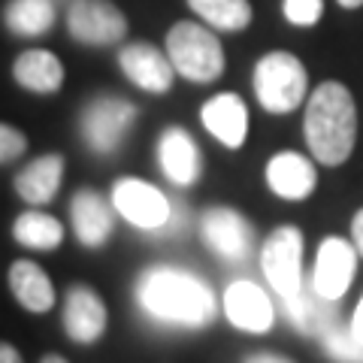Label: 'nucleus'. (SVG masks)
<instances>
[{
  "mask_svg": "<svg viewBox=\"0 0 363 363\" xmlns=\"http://www.w3.org/2000/svg\"><path fill=\"white\" fill-rule=\"evenodd\" d=\"M303 133L318 164H345L357 143V106L342 82H321L306 100Z\"/></svg>",
  "mask_w": 363,
  "mask_h": 363,
  "instance_id": "nucleus-1",
  "label": "nucleus"
},
{
  "mask_svg": "<svg viewBox=\"0 0 363 363\" xmlns=\"http://www.w3.org/2000/svg\"><path fill=\"white\" fill-rule=\"evenodd\" d=\"M140 306L152 318L179 327H206L215 318V294L206 281L176 267H152L136 285Z\"/></svg>",
  "mask_w": 363,
  "mask_h": 363,
  "instance_id": "nucleus-2",
  "label": "nucleus"
},
{
  "mask_svg": "<svg viewBox=\"0 0 363 363\" xmlns=\"http://www.w3.org/2000/svg\"><path fill=\"white\" fill-rule=\"evenodd\" d=\"M167 55L176 73L188 82L206 85L224 73V49L221 40L200 21H176L167 30Z\"/></svg>",
  "mask_w": 363,
  "mask_h": 363,
  "instance_id": "nucleus-3",
  "label": "nucleus"
},
{
  "mask_svg": "<svg viewBox=\"0 0 363 363\" xmlns=\"http://www.w3.org/2000/svg\"><path fill=\"white\" fill-rule=\"evenodd\" d=\"M255 97L272 116H288L306 100L309 91V73L303 61L291 52H267L255 64L252 73Z\"/></svg>",
  "mask_w": 363,
  "mask_h": 363,
  "instance_id": "nucleus-4",
  "label": "nucleus"
},
{
  "mask_svg": "<svg viewBox=\"0 0 363 363\" xmlns=\"http://www.w3.org/2000/svg\"><path fill=\"white\" fill-rule=\"evenodd\" d=\"M136 106L124 97H94L82 109L79 128H82V140L88 143L91 152L112 155L124 143V136L136 121Z\"/></svg>",
  "mask_w": 363,
  "mask_h": 363,
  "instance_id": "nucleus-5",
  "label": "nucleus"
},
{
  "mask_svg": "<svg viewBox=\"0 0 363 363\" xmlns=\"http://www.w3.org/2000/svg\"><path fill=\"white\" fill-rule=\"evenodd\" d=\"M260 267L281 300L303 288V233L294 224L276 227L260 252Z\"/></svg>",
  "mask_w": 363,
  "mask_h": 363,
  "instance_id": "nucleus-6",
  "label": "nucleus"
},
{
  "mask_svg": "<svg viewBox=\"0 0 363 363\" xmlns=\"http://www.w3.org/2000/svg\"><path fill=\"white\" fill-rule=\"evenodd\" d=\"M67 30L82 45H112L128 37V18L109 0H73L67 9Z\"/></svg>",
  "mask_w": 363,
  "mask_h": 363,
  "instance_id": "nucleus-7",
  "label": "nucleus"
},
{
  "mask_svg": "<svg viewBox=\"0 0 363 363\" xmlns=\"http://www.w3.org/2000/svg\"><path fill=\"white\" fill-rule=\"evenodd\" d=\"M112 206L118 209L124 221H130L140 230H157L169 221V212H173L164 191L133 176H124L112 185Z\"/></svg>",
  "mask_w": 363,
  "mask_h": 363,
  "instance_id": "nucleus-8",
  "label": "nucleus"
},
{
  "mask_svg": "<svg viewBox=\"0 0 363 363\" xmlns=\"http://www.w3.org/2000/svg\"><path fill=\"white\" fill-rule=\"evenodd\" d=\"M124 76L149 94H167L176 82V67L167 52H157L152 43H128L118 52Z\"/></svg>",
  "mask_w": 363,
  "mask_h": 363,
  "instance_id": "nucleus-9",
  "label": "nucleus"
},
{
  "mask_svg": "<svg viewBox=\"0 0 363 363\" xmlns=\"http://www.w3.org/2000/svg\"><path fill=\"white\" fill-rule=\"evenodd\" d=\"M200 230H203V242L224 260H242L252 252V242H255L252 224L230 206H212L203 215Z\"/></svg>",
  "mask_w": 363,
  "mask_h": 363,
  "instance_id": "nucleus-10",
  "label": "nucleus"
},
{
  "mask_svg": "<svg viewBox=\"0 0 363 363\" xmlns=\"http://www.w3.org/2000/svg\"><path fill=\"white\" fill-rule=\"evenodd\" d=\"M357 248H351L348 240L342 236H327L318 248V260H315V288L321 297L327 300H339L348 291L351 279L357 272Z\"/></svg>",
  "mask_w": 363,
  "mask_h": 363,
  "instance_id": "nucleus-11",
  "label": "nucleus"
},
{
  "mask_svg": "<svg viewBox=\"0 0 363 363\" xmlns=\"http://www.w3.org/2000/svg\"><path fill=\"white\" fill-rule=\"evenodd\" d=\"M116 206H109V200L104 194L91 188L76 191L70 200V218H73V230L76 240L85 248H100L112 230H116Z\"/></svg>",
  "mask_w": 363,
  "mask_h": 363,
  "instance_id": "nucleus-12",
  "label": "nucleus"
},
{
  "mask_svg": "<svg viewBox=\"0 0 363 363\" xmlns=\"http://www.w3.org/2000/svg\"><path fill=\"white\" fill-rule=\"evenodd\" d=\"M200 121L227 149H240L248 136V106L240 94L224 91L200 106Z\"/></svg>",
  "mask_w": 363,
  "mask_h": 363,
  "instance_id": "nucleus-13",
  "label": "nucleus"
},
{
  "mask_svg": "<svg viewBox=\"0 0 363 363\" xmlns=\"http://www.w3.org/2000/svg\"><path fill=\"white\" fill-rule=\"evenodd\" d=\"M64 330L79 345L97 342L106 330V306L88 285H73L64 297Z\"/></svg>",
  "mask_w": 363,
  "mask_h": 363,
  "instance_id": "nucleus-14",
  "label": "nucleus"
},
{
  "mask_svg": "<svg viewBox=\"0 0 363 363\" xmlns=\"http://www.w3.org/2000/svg\"><path fill=\"white\" fill-rule=\"evenodd\" d=\"M157 164H161L164 176L179 188H188L200 179V149L194 136L182 128H167L157 140Z\"/></svg>",
  "mask_w": 363,
  "mask_h": 363,
  "instance_id": "nucleus-15",
  "label": "nucleus"
},
{
  "mask_svg": "<svg viewBox=\"0 0 363 363\" xmlns=\"http://www.w3.org/2000/svg\"><path fill=\"white\" fill-rule=\"evenodd\" d=\"M224 312L242 333H267L272 327V303L255 281H233L224 294Z\"/></svg>",
  "mask_w": 363,
  "mask_h": 363,
  "instance_id": "nucleus-16",
  "label": "nucleus"
},
{
  "mask_svg": "<svg viewBox=\"0 0 363 363\" xmlns=\"http://www.w3.org/2000/svg\"><path fill=\"white\" fill-rule=\"evenodd\" d=\"M267 185L281 200H306L318 185L315 164L300 152H279L267 164Z\"/></svg>",
  "mask_w": 363,
  "mask_h": 363,
  "instance_id": "nucleus-17",
  "label": "nucleus"
},
{
  "mask_svg": "<svg viewBox=\"0 0 363 363\" xmlns=\"http://www.w3.org/2000/svg\"><path fill=\"white\" fill-rule=\"evenodd\" d=\"M285 303V315L288 321L297 327L300 333H309V336H324L327 330H333L336 327V300H327L318 294L315 281H309L300 294H294V297L281 300Z\"/></svg>",
  "mask_w": 363,
  "mask_h": 363,
  "instance_id": "nucleus-18",
  "label": "nucleus"
},
{
  "mask_svg": "<svg viewBox=\"0 0 363 363\" xmlns=\"http://www.w3.org/2000/svg\"><path fill=\"white\" fill-rule=\"evenodd\" d=\"M13 79L33 94H55L64 85V64L58 61V55L45 49H28L16 58Z\"/></svg>",
  "mask_w": 363,
  "mask_h": 363,
  "instance_id": "nucleus-19",
  "label": "nucleus"
},
{
  "mask_svg": "<svg viewBox=\"0 0 363 363\" xmlns=\"http://www.w3.org/2000/svg\"><path fill=\"white\" fill-rule=\"evenodd\" d=\"M61 182H64V157L43 155L16 176V194L25 203H30V206H43V203H49L58 194Z\"/></svg>",
  "mask_w": 363,
  "mask_h": 363,
  "instance_id": "nucleus-20",
  "label": "nucleus"
},
{
  "mask_svg": "<svg viewBox=\"0 0 363 363\" xmlns=\"http://www.w3.org/2000/svg\"><path fill=\"white\" fill-rule=\"evenodd\" d=\"M9 291L28 312H49L55 306V288L45 269L37 267L33 260H16L9 267Z\"/></svg>",
  "mask_w": 363,
  "mask_h": 363,
  "instance_id": "nucleus-21",
  "label": "nucleus"
},
{
  "mask_svg": "<svg viewBox=\"0 0 363 363\" xmlns=\"http://www.w3.org/2000/svg\"><path fill=\"white\" fill-rule=\"evenodd\" d=\"M194 16L215 30L240 33L252 25V4L248 0H188Z\"/></svg>",
  "mask_w": 363,
  "mask_h": 363,
  "instance_id": "nucleus-22",
  "label": "nucleus"
},
{
  "mask_svg": "<svg viewBox=\"0 0 363 363\" xmlns=\"http://www.w3.org/2000/svg\"><path fill=\"white\" fill-rule=\"evenodd\" d=\"M4 21L18 37H43L55 25V4L52 0H9Z\"/></svg>",
  "mask_w": 363,
  "mask_h": 363,
  "instance_id": "nucleus-23",
  "label": "nucleus"
},
{
  "mask_svg": "<svg viewBox=\"0 0 363 363\" xmlns=\"http://www.w3.org/2000/svg\"><path fill=\"white\" fill-rule=\"evenodd\" d=\"M13 236H16V242H21L25 248L52 252V248H58L64 242V227L58 218H52V215L30 209V212H21L16 218Z\"/></svg>",
  "mask_w": 363,
  "mask_h": 363,
  "instance_id": "nucleus-24",
  "label": "nucleus"
},
{
  "mask_svg": "<svg viewBox=\"0 0 363 363\" xmlns=\"http://www.w3.org/2000/svg\"><path fill=\"white\" fill-rule=\"evenodd\" d=\"M321 342H324V351L336 363H363V342L351 336L348 327H339L336 324L333 330H327L321 336Z\"/></svg>",
  "mask_w": 363,
  "mask_h": 363,
  "instance_id": "nucleus-25",
  "label": "nucleus"
},
{
  "mask_svg": "<svg viewBox=\"0 0 363 363\" xmlns=\"http://www.w3.org/2000/svg\"><path fill=\"white\" fill-rule=\"evenodd\" d=\"M281 13L291 25L312 28L324 16V0H281Z\"/></svg>",
  "mask_w": 363,
  "mask_h": 363,
  "instance_id": "nucleus-26",
  "label": "nucleus"
},
{
  "mask_svg": "<svg viewBox=\"0 0 363 363\" xmlns=\"http://www.w3.org/2000/svg\"><path fill=\"white\" fill-rule=\"evenodd\" d=\"M25 152H28V136L18 128H13V124H4V128H0V161L9 164Z\"/></svg>",
  "mask_w": 363,
  "mask_h": 363,
  "instance_id": "nucleus-27",
  "label": "nucleus"
},
{
  "mask_svg": "<svg viewBox=\"0 0 363 363\" xmlns=\"http://www.w3.org/2000/svg\"><path fill=\"white\" fill-rule=\"evenodd\" d=\"M351 240H354V248L363 255V209H357L354 221H351Z\"/></svg>",
  "mask_w": 363,
  "mask_h": 363,
  "instance_id": "nucleus-28",
  "label": "nucleus"
},
{
  "mask_svg": "<svg viewBox=\"0 0 363 363\" xmlns=\"http://www.w3.org/2000/svg\"><path fill=\"white\" fill-rule=\"evenodd\" d=\"M348 330H351V336L363 342V297H360V303H357L354 315H351V327H348Z\"/></svg>",
  "mask_w": 363,
  "mask_h": 363,
  "instance_id": "nucleus-29",
  "label": "nucleus"
},
{
  "mask_svg": "<svg viewBox=\"0 0 363 363\" xmlns=\"http://www.w3.org/2000/svg\"><path fill=\"white\" fill-rule=\"evenodd\" d=\"M245 363H294V360L281 357V354H269V351H257V354H252Z\"/></svg>",
  "mask_w": 363,
  "mask_h": 363,
  "instance_id": "nucleus-30",
  "label": "nucleus"
},
{
  "mask_svg": "<svg viewBox=\"0 0 363 363\" xmlns=\"http://www.w3.org/2000/svg\"><path fill=\"white\" fill-rule=\"evenodd\" d=\"M0 363H21V354L13 348V345H0Z\"/></svg>",
  "mask_w": 363,
  "mask_h": 363,
  "instance_id": "nucleus-31",
  "label": "nucleus"
},
{
  "mask_svg": "<svg viewBox=\"0 0 363 363\" xmlns=\"http://www.w3.org/2000/svg\"><path fill=\"white\" fill-rule=\"evenodd\" d=\"M336 4L342 6V9H360V6H363V0H336Z\"/></svg>",
  "mask_w": 363,
  "mask_h": 363,
  "instance_id": "nucleus-32",
  "label": "nucleus"
},
{
  "mask_svg": "<svg viewBox=\"0 0 363 363\" xmlns=\"http://www.w3.org/2000/svg\"><path fill=\"white\" fill-rule=\"evenodd\" d=\"M40 363H67V360H64L61 354H45V357H43Z\"/></svg>",
  "mask_w": 363,
  "mask_h": 363,
  "instance_id": "nucleus-33",
  "label": "nucleus"
}]
</instances>
